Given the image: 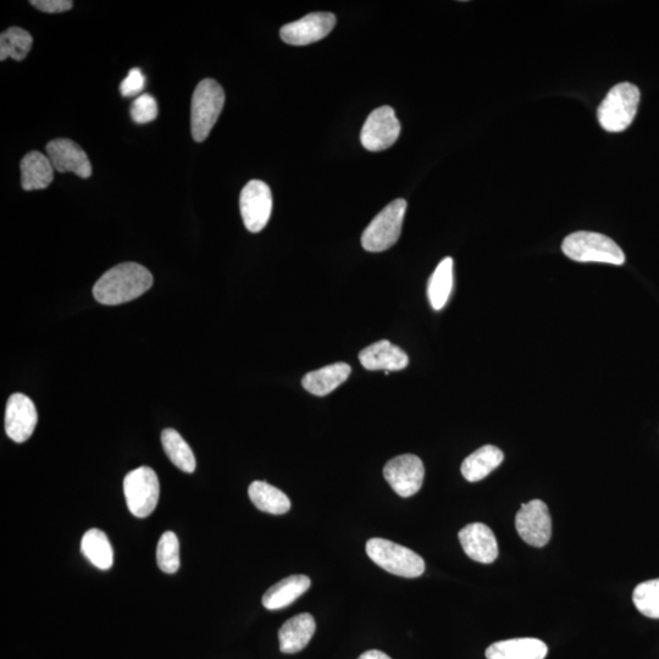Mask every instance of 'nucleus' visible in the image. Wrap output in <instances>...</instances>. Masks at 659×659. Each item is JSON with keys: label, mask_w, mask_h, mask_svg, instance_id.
Segmentation results:
<instances>
[{"label": "nucleus", "mask_w": 659, "mask_h": 659, "mask_svg": "<svg viewBox=\"0 0 659 659\" xmlns=\"http://www.w3.org/2000/svg\"><path fill=\"white\" fill-rule=\"evenodd\" d=\"M153 286L151 271L137 263L116 265L105 273L93 287V296L104 306L134 301Z\"/></svg>", "instance_id": "1"}, {"label": "nucleus", "mask_w": 659, "mask_h": 659, "mask_svg": "<svg viewBox=\"0 0 659 659\" xmlns=\"http://www.w3.org/2000/svg\"><path fill=\"white\" fill-rule=\"evenodd\" d=\"M562 251L570 259L580 263H606L623 265L625 254L616 242L597 232L578 231L566 237Z\"/></svg>", "instance_id": "2"}, {"label": "nucleus", "mask_w": 659, "mask_h": 659, "mask_svg": "<svg viewBox=\"0 0 659 659\" xmlns=\"http://www.w3.org/2000/svg\"><path fill=\"white\" fill-rule=\"evenodd\" d=\"M639 103L638 87L629 82L618 83L598 107V123L608 132H623L633 123Z\"/></svg>", "instance_id": "3"}, {"label": "nucleus", "mask_w": 659, "mask_h": 659, "mask_svg": "<svg viewBox=\"0 0 659 659\" xmlns=\"http://www.w3.org/2000/svg\"><path fill=\"white\" fill-rule=\"evenodd\" d=\"M225 104L223 87L215 80L206 79L198 83L192 97L191 131L196 142L206 141L217 124Z\"/></svg>", "instance_id": "4"}, {"label": "nucleus", "mask_w": 659, "mask_h": 659, "mask_svg": "<svg viewBox=\"0 0 659 659\" xmlns=\"http://www.w3.org/2000/svg\"><path fill=\"white\" fill-rule=\"evenodd\" d=\"M365 550L371 561L397 577L419 578L425 572L424 559L418 553L390 540L376 537L367 542Z\"/></svg>", "instance_id": "5"}, {"label": "nucleus", "mask_w": 659, "mask_h": 659, "mask_svg": "<svg viewBox=\"0 0 659 659\" xmlns=\"http://www.w3.org/2000/svg\"><path fill=\"white\" fill-rule=\"evenodd\" d=\"M406 212L407 202L402 198L382 209L363 232L362 246L365 251L379 253L396 245Z\"/></svg>", "instance_id": "6"}, {"label": "nucleus", "mask_w": 659, "mask_h": 659, "mask_svg": "<svg viewBox=\"0 0 659 659\" xmlns=\"http://www.w3.org/2000/svg\"><path fill=\"white\" fill-rule=\"evenodd\" d=\"M127 508L136 518H147L157 508L160 485L157 473L152 468L140 467L132 470L124 480Z\"/></svg>", "instance_id": "7"}, {"label": "nucleus", "mask_w": 659, "mask_h": 659, "mask_svg": "<svg viewBox=\"0 0 659 659\" xmlns=\"http://www.w3.org/2000/svg\"><path fill=\"white\" fill-rule=\"evenodd\" d=\"M240 209L246 229L257 234L268 225L273 212L270 187L260 180L249 181L240 196Z\"/></svg>", "instance_id": "8"}, {"label": "nucleus", "mask_w": 659, "mask_h": 659, "mask_svg": "<svg viewBox=\"0 0 659 659\" xmlns=\"http://www.w3.org/2000/svg\"><path fill=\"white\" fill-rule=\"evenodd\" d=\"M401 134V124L391 107L375 109L362 129L361 141L369 152H381L395 145Z\"/></svg>", "instance_id": "9"}, {"label": "nucleus", "mask_w": 659, "mask_h": 659, "mask_svg": "<svg viewBox=\"0 0 659 659\" xmlns=\"http://www.w3.org/2000/svg\"><path fill=\"white\" fill-rule=\"evenodd\" d=\"M515 528L522 539L534 547H544L552 536V519L545 502L523 503L515 517Z\"/></svg>", "instance_id": "10"}, {"label": "nucleus", "mask_w": 659, "mask_h": 659, "mask_svg": "<svg viewBox=\"0 0 659 659\" xmlns=\"http://www.w3.org/2000/svg\"><path fill=\"white\" fill-rule=\"evenodd\" d=\"M384 476L398 496L407 498L422 489L425 468L419 457L414 454H402L387 462Z\"/></svg>", "instance_id": "11"}, {"label": "nucleus", "mask_w": 659, "mask_h": 659, "mask_svg": "<svg viewBox=\"0 0 659 659\" xmlns=\"http://www.w3.org/2000/svg\"><path fill=\"white\" fill-rule=\"evenodd\" d=\"M336 16L331 13H312L282 27V41L291 46H308L323 40L334 30Z\"/></svg>", "instance_id": "12"}, {"label": "nucleus", "mask_w": 659, "mask_h": 659, "mask_svg": "<svg viewBox=\"0 0 659 659\" xmlns=\"http://www.w3.org/2000/svg\"><path fill=\"white\" fill-rule=\"evenodd\" d=\"M38 414L35 403L22 393L9 398L5 411V431L16 443L26 442L35 433Z\"/></svg>", "instance_id": "13"}, {"label": "nucleus", "mask_w": 659, "mask_h": 659, "mask_svg": "<svg viewBox=\"0 0 659 659\" xmlns=\"http://www.w3.org/2000/svg\"><path fill=\"white\" fill-rule=\"evenodd\" d=\"M47 155L54 169L59 173H73L82 179H88L92 175L90 159L74 141L58 138V140L49 142Z\"/></svg>", "instance_id": "14"}, {"label": "nucleus", "mask_w": 659, "mask_h": 659, "mask_svg": "<svg viewBox=\"0 0 659 659\" xmlns=\"http://www.w3.org/2000/svg\"><path fill=\"white\" fill-rule=\"evenodd\" d=\"M458 537L465 555L473 561L483 564L496 561L498 544L494 531L489 526L481 523L469 524L459 531Z\"/></svg>", "instance_id": "15"}, {"label": "nucleus", "mask_w": 659, "mask_h": 659, "mask_svg": "<svg viewBox=\"0 0 659 659\" xmlns=\"http://www.w3.org/2000/svg\"><path fill=\"white\" fill-rule=\"evenodd\" d=\"M359 361L367 370H384L385 373L403 370L409 364L407 353L387 340L375 342L364 348L359 353Z\"/></svg>", "instance_id": "16"}, {"label": "nucleus", "mask_w": 659, "mask_h": 659, "mask_svg": "<svg viewBox=\"0 0 659 659\" xmlns=\"http://www.w3.org/2000/svg\"><path fill=\"white\" fill-rule=\"evenodd\" d=\"M315 620L312 614L301 613L287 620L279 630L280 650L286 655L302 651L315 633Z\"/></svg>", "instance_id": "17"}, {"label": "nucleus", "mask_w": 659, "mask_h": 659, "mask_svg": "<svg viewBox=\"0 0 659 659\" xmlns=\"http://www.w3.org/2000/svg\"><path fill=\"white\" fill-rule=\"evenodd\" d=\"M548 647L533 638L498 641L486 650L487 659H545Z\"/></svg>", "instance_id": "18"}, {"label": "nucleus", "mask_w": 659, "mask_h": 659, "mask_svg": "<svg viewBox=\"0 0 659 659\" xmlns=\"http://www.w3.org/2000/svg\"><path fill=\"white\" fill-rule=\"evenodd\" d=\"M54 166L48 155L32 151L21 160V186L25 191L44 190L52 184Z\"/></svg>", "instance_id": "19"}, {"label": "nucleus", "mask_w": 659, "mask_h": 659, "mask_svg": "<svg viewBox=\"0 0 659 659\" xmlns=\"http://www.w3.org/2000/svg\"><path fill=\"white\" fill-rule=\"evenodd\" d=\"M351 367L347 363H335L326 365L319 370L310 371L304 375L302 385L304 390L314 396L323 397L335 391L351 375Z\"/></svg>", "instance_id": "20"}, {"label": "nucleus", "mask_w": 659, "mask_h": 659, "mask_svg": "<svg viewBox=\"0 0 659 659\" xmlns=\"http://www.w3.org/2000/svg\"><path fill=\"white\" fill-rule=\"evenodd\" d=\"M310 584L312 581L307 575H291L265 592L263 606L269 611L289 607L309 590Z\"/></svg>", "instance_id": "21"}, {"label": "nucleus", "mask_w": 659, "mask_h": 659, "mask_svg": "<svg viewBox=\"0 0 659 659\" xmlns=\"http://www.w3.org/2000/svg\"><path fill=\"white\" fill-rule=\"evenodd\" d=\"M505 454L500 448L486 445L470 454L462 464V474L469 483H478L500 467Z\"/></svg>", "instance_id": "22"}, {"label": "nucleus", "mask_w": 659, "mask_h": 659, "mask_svg": "<svg viewBox=\"0 0 659 659\" xmlns=\"http://www.w3.org/2000/svg\"><path fill=\"white\" fill-rule=\"evenodd\" d=\"M248 495L259 511L281 515L291 509L290 498L284 492L265 481H254L248 487Z\"/></svg>", "instance_id": "23"}, {"label": "nucleus", "mask_w": 659, "mask_h": 659, "mask_svg": "<svg viewBox=\"0 0 659 659\" xmlns=\"http://www.w3.org/2000/svg\"><path fill=\"white\" fill-rule=\"evenodd\" d=\"M81 552L98 569L108 570L113 567V547L108 536L102 530L91 529L83 535Z\"/></svg>", "instance_id": "24"}, {"label": "nucleus", "mask_w": 659, "mask_h": 659, "mask_svg": "<svg viewBox=\"0 0 659 659\" xmlns=\"http://www.w3.org/2000/svg\"><path fill=\"white\" fill-rule=\"evenodd\" d=\"M453 290V259L448 257L437 265L428 284V297L435 310L446 306Z\"/></svg>", "instance_id": "25"}, {"label": "nucleus", "mask_w": 659, "mask_h": 659, "mask_svg": "<svg viewBox=\"0 0 659 659\" xmlns=\"http://www.w3.org/2000/svg\"><path fill=\"white\" fill-rule=\"evenodd\" d=\"M162 443L166 456L177 468L188 474L195 472V454L184 437L174 429H165L162 433Z\"/></svg>", "instance_id": "26"}, {"label": "nucleus", "mask_w": 659, "mask_h": 659, "mask_svg": "<svg viewBox=\"0 0 659 659\" xmlns=\"http://www.w3.org/2000/svg\"><path fill=\"white\" fill-rule=\"evenodd\" d=\"M33 38L30 32L20 27H10L0 36V60L4 62L8 58L21 62L30 53Z\"/></svg>", "instance_id": "27"}, {"label": "nucleus", "mask_w": 659, "mask_h": 659, "mask_svg": "<svg viewBox=\"0 0 659 659\" xmlns=\"http://www.w3.org/2000/svg\"><path fill=\"white\" fill-rule=\"evenodd\" d=\"M157 563L162 572L175 574L180 568V544L173 531H166L160 537L157 547Z\"/></svg>", "instance_id": "28"}, {"label": "nucleus", "mask_w": 659, "mask_h": 659, "mask_svg": "<svg viewBox=\"0 0 659 659\" xmlns=\"http://www.w3.org/2000/svg\"><path fill=\"white\" fill-rule=\"evenodd\" d=\"M633 601L641 614L659 619V579L645 581L636 586Z\"/></svg>", "instance_id": "29"}, {"label": "nucleus", "mask_w": 659, "mask_h": 659, "mask_svg": "<svg viewBox=\"0 0 659 659\" xmlns=\"http://www.w3.org/2000/svg\"><path fill=\"white\" fill-rule=\"evenodd\" d=\"M158 116V104L151 94H141L131 105V118L136 124L152 123Z\"/></svg>", "instance_id": "30"}, {"label": "nucleus", "mask_w": 659, "mask_h": 659, "mask_svg": "<svg viewBox=\"0 0 659 659\" xmlns=\"http://www.w3.org/2000/svg\"><path fill=\"white\" fill-rule=\"evenodd\" d=\"M146 77L138 68L131 69L126 79L121 82L120 92L124 97H134L145 88Z\"/></svg>", "instance_id": "31"}, {"label": "nucleus", "mask_w": 659, "mask_h": 659, "mask_svg": "<svg viewBox=\"0 0 659 659\" xmlns=\"http://www.w3.org/2000/svg\"><path fill=\"white\" fill-rule=\"evenodd\" d=\"M33 7L48 14L64 13L73 9L74 3L70 0H32Z\"/></svg>", "instance_id": "32"}, {"label": "nucleus", "mask_w": 659, "mask_h": 659, "mask_svg": "<svg viewBox=\"0 0 659 659\" xmlns=\"http://www.w3.org/2000/svg\"><path fill=\"white\" fill-rule=\"evenodd\" d=\"M358 659H392L390 656H387L386 653L378 651V650H371L364 652L361 657Z\"/></svg>", "instance_id": "33"}]
</instances>
